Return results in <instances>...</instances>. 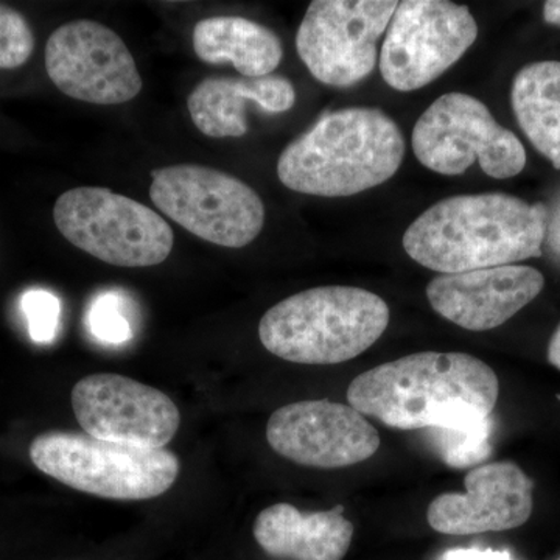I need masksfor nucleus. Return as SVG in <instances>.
<instances>
[{
	"mask_svg": "<svg viewBox=\"0 0 560 560\" xmlns=\"http://www.w3.org/2000/svg\"><path fill=\"white\" fill-rule=\"evenodd\" d=\"M500 383L469 353L420 352L363 372L348 389L350 407L390 429H452L489 418Z\"/></svg>",
	"mask_w": 560,
	"mask_h": 560,
	"instance_id": "nucleus-1",
	"label": "nucleus"
},
{
	"mask_svg": "<svg viewBox=\"0 0 560 560\" xmlns=\"http://www.w3.org/2000/svg\"><path fill=\"white\" fill-rule=\"evenodd\" d=\"M548 212L506 194L458 195L427 209L404 235L412 260L441 275L508 267L541 256Z\"/></svg>",
	"mask_w": 560,
	"mask_h": 560,
	"instance_id": "nucleus-2",
	"label": "nucleus"
},
{
	"mask_svg": "<svg viewBox=\"0 0 560 560\" xmlns=\"http://www.w3.org/2000/svg\"><path fill=\"white\" fill-rule=\"evenodd\" d=\"M405 150L399 125L383 110H335L282 151L278 176L298 194L352 197L393 178Z\"/></svg>",
	"mask_w": 560,
	"mask_h": 560,
	"instance_id": "nucleus-3",
	"label": "nucleus"
},
{
	"mask_svg": "<svg viewBox=\"0 0 560 560\" xmlns=\"http://www.w3.org/2000/svg\"><path fill=\"white\" fill-rule=\"evenodd\" d=\"M389 307L355 287H318L287 298L261 316L259 338L279 359L298 364L345 363L385 334Z\"/></svg>",
	"mask_w": 560,
	"mask_h": 560,
	"instance_id": "nucleus-4",
	"label": "nucleus"
},
{
	"mask_svg": "<svg viewBox=\"0 0 560 560\" xmlns=\"http://www.w3.org/2000/svg\"><path fill=\"white\" fill-rule=\"evenodd\" d=\"M36 469L101 499L140 501L161 497L175 485L180 464L167 448L117 444L86 433L47 431L31 444Z\"/></svg>",
	"mask_w": 560,
	"mask_h": 560,
	"instance_id": "nucleus-5",
	"label": "nucleus"
},
{
	"mask_svg": "<svg viewBox=\"0 0 560 560\" xmlns=\"http://www.w3.org/2000/svg\"><path fill=\"white\" fill-rule=\"evenodd\" d=\"M54 220L66 241L113 267H156L175 243L160 213L103 187L65 191L55 202Z\"/></svg>",
	"mask_w": 560,
	"mask_h": 560,
	"instance_id": "nucleus-6",
	"label": "nucleus"
},
{
	"mask_svg": "<svg viewBox=\"0 0 560 560\" xmlns=\"http://www.w3.org/2000/svg\"><path fill=\"white\" fill-rule=\"evenodd\" d=\"M151 178L153 205L201 241L245 248L264 230V201L235 176L205 165L180 164L158 168Z\"/></svg>",
	"mask_w": 560,
	"mask_h": 560,
	"instance_id": "nucleus-7",
	"label": "nucleus"
},
{
	"mask_svg": "<svg viewBox=\"0 0 560 560\" xmlns=\"http://www.w3.org/2000/svg\"><path fill=\"white\" fill-rule=\"evenodd\" d=\"M411 145L420 164L445 176L463 175L478 161L490 178L508 179L526 165L521 139L485 103L460 92L442 95L420 116Z\"/></svg>",
	"mask_w": 560,
	"mask_h": 560,
	"instance_id": "nucleus-8",
	"label": "nucleus"
},
{
	"mask_svg": "<svg viewBox=\"0 0 560 560\" xmlns=\"http://www.w3.org/2000/svg\"><path fill=\"white\" fill-rule=\"evenodd\" d=\"M477 36V21L466 5L405 0L394 11L382 46L383 80L396 91H418L458 62Z\"/></svg>",
	"mask_w": 560,
	"mask_h": 560,
	"instance_id": "nucleus-9",
	"label": "nucleus"
},
{
	"mask_svg": "<svg viewBox=\"0 0 560 560\" xmlns=\"http://www.w3.org/2000/svg\"><path fill=\"white\" fill-rule=\"evenodd\" d=\"M397 5L394 0H315L298 31V55L320 83L353 86L377 65V40Z\"/></svg>",
	"mask_w": 560,
	"mask_h": 560,
	"instance_id": "nucleus-10",
	"label": "nucleus"
},
{
	"mask_svg": "<svg viewBox=\"0 0 560 560\" xmlns=\"http://www.w3.org/2000/svg\"><path fill=\"white\" fill-rule=\"evenodd\" d=\"M44 60L51 83L73 101L121 105L142 91V77L127 44L97 21L61 25L47 40Z\"/></svg>",
	"mask_w": 560,
	"mask_h": 560,
	"instance_id": "nucleus-11",
	"label": "nucleus"
},
{
	"mask_svg": "<svg viewBox=\"0 0 560 560\" xmlns=\"http://www.w3.org/2000/svg\"><path fill=\"white\" fill-rule=\"evenodd\" d=\"M72 408L84 433L136 447L164 448L180 425L167 394L119 374L81 378L72 389Z\"/></svg>",
	"mask_w": 560,
	"mask_h": 560,
	"instance_id": "nucleus-12",
	"label": "nucleus"
},
{
	"mask_svg": "<svg viewBox=\"0 0 560 560\" xmlns=\"http://www.w3.org/2000/svg\"><path fill=\"white\" fill-rule=\"evenodd\" d=\"M270 447L283 458L315 469H341L370 459L381 447L378 431L350 405L304 400L272 412Z\"/></svg>",
	"mask_w": 560,
	"mask_h": 560,
	"instance_id": "nucleus-13",
	"label": "nucleus"
},
{
	"mask_svg": "<svg viewBox=\"0 0 560 560\" xmlns=\"http://www.w3.org/2000/svg\"><path fill=\"white\" fill-rule=\"evenodd\" d=\"M464 486V493H442L431 501L427 521L438 533L470 536L514 529L533 514V481L510 460L475 467Z\"/></svg>",
	"mask_w": 560,
	"mask_h": 560,
	"instance_id": "nucleus-14",
	"label": "nucleus"
},
{
	"mask_svg": "<svg viewBox=\"0 0 560 560\" xmlns=\"http://www.w3.org/2000/svg\"><path fill=\"white\" fill-rule=\"evenodd\" d=\"M544 285L536 268L508 265L438 276L427 285V298L442 318L466 330L486 331L536 300Z\"/></svg>",
	"mask_w": 560,
	"mask_h": 560,
	"instance_id": "nucleus-15",
	"label": "nucleus"
},
{
	"mask_svg": "<svg viewBox=\"0 0 560 560\" xmlns=\"http://www.w3.org/2000/svg\"><path fill=\"white\" fill-rule=\"evenodd\" d=\"M296 103V91L279 75L210 77L197 84L187 109L195 127L212 139L242 138L248 132L246 106L256 105L267 113H287Z\"/></svg>",
	"mask_w": 560,
	"mask_h": 560,
	"instance_id": "nucleus-16",
	"label": "nucleus"
},
{
	"mask_svg": "<svg viewBox=\"0 0 560 560\" xmlns=\"http://www.w3.org/2000/svg\"><path fill=\"white\" fill-rule=\"evenodd\" d=\"M254 539L271 558L283 560H342L352 544L353 525L345 508L302 512L278 503L257 515Z\"/></svg>",
	"mask_w": 560,
	"mask_h": 560,
	"instance_id": "nucleus-17",
	"label": "nucleus"
},
{
	"mask_svg": "<svg viewBox=\"0 0 560 560\" xmlns=\"http://www.w3.org/2000/svg\"><path fill=\"white\" fill-rule=\"evenodd\" d=\"M195 55L208 65L231 62L245 79L271 75L282 61L279 36L259 22L241 16H213L194 28Z\"/></svg>",
	"mask_w": 560,
	"mask_h": 560,
	"instance_id": "nucleus-18",
	"label": "nucleus"
},
{
	"mask_svg": "<svg viewBox=\"0 0 560 560\" xmlns=\"http://www.w3.org/2000/svg\"><path fill=\"white\" fill-rule=\"evenodd\" d=\"M511 102L534 149L560 171V62H533L518 70Z\"/></svg>",
	"mask_w": 560,
	"mask_h": 560,
	"instance_id": "nucleus-19",
	"label": "nucleus"
},
{
	"mask_svg": "<svg viewBox=\"0 0 560 560\" xmlns=\"http://www.w3.org/2000/svg\"><path fill=\"white\" fill-rule=\"evenodd\" d=\"M431 441L442 460L453 469H467L488 458L492 420H471L452 429H430Z\"/></svg>",
	"mask_w": 560,
	"mask_h": 560,
	"instance_id": "nucleus-20",
	"label": "nucleus"
},
{
	"mask_svg": "<svg viewBox=\"0 0 560 560\" xmlns=\"http://www.w3.org/2000/svg\"><path fill=\"white\" fill-rule=\"evenodd\" d=\"M88 327L105 345H124L132 338L130 319L125 315V301L117 293H102L88 311Z\"/></svg>",
	"mask_w": 560,
	"mask_h": 560,
	"instance_id": "nucleus-21",
	"label": "nucleus"
},
{
	"mask_svg": "<svg viewBox=\"0 0 560 560\" xmlns=\"http://www.w3.org/2000/svg\"><path fill=\"white\" fill-rule=\"evenodd\" d=\"M35 35L31 24L11 7L0 3V69H18L31 60Z\"/></svg>",
	"mask_w": 560,
	"mask_h": 560,
	"instance_id": "nucleus-22",
	"label": "nucleus"
},
{
	"mask_svg": "<svg viewBox=\"0 0 560 560\" xmlns=\"http://www.w3.org/2000/svg\"><path fill=\"white\" fill-rule=\"evenodd\" d=\"M28 334L38 345H50L60 330L61 302L47 290H28L21 300Z\"/></svg>",
	"mask_w": 560,
	"mask_h": 560,
	"instance_id": "nucleus-23",
	"label": "nucleus"
},
{
	"mask_svg": "<svg viewBox=\"0 0 560 560\" xmlns=\"http://www.w3.org/2000/svg\"><path fill=\"white\" fill-rule=\"evenodd\" d=\"M441 560H515L508 551L455 548L444 552Z\"/></svg>",
	"mask_w": 560,
	"mask_h": 560,
	"instance_id": "nucleus-24",
	"label": "nucleus"
},
{
	"mask_svg": "<svg viewBox=\"0 0 560 560\" xmlns=\"http://www.w3.org/2000/svg\"><path fill=\"white\" fill-rule=\"evenodd\" d=\"M552 253L560 257V205L556 208L551 219H548L547 237Z\"/></svg>",
	"mask_w": 560,
	"mask_h": 560,
	"instance_id": "nucleus-25",
	"label": "nucleus"
},
{
	"mask_svg": "<svg viewBox=\"0 0 560 560\" xmlns=\"http://www.w3.org/2000/svg\"><path fill=\"white\" fill-rule=\"evenodd\" d=\"M548 360L552 366L558 368L560 371V326L556 329L548 346Z\"/></svg>",
	"mask_w": 560,
	"mask_h": 560,
	"instance_id": "nucleus-26",
	"label": "nucleus"
},
{
	"mask_svg": "<svg viewBox=\"0 0 560 560\" xmlns=\"http://www.w3.org/2000/svg\"><path fill=\"white\" fill-rule=\"evenodd\" d=\"M544 18L548 24L559 25L560 27V0H550L545 3Z\"/></svg>",
	"mask_w": 560,
	"mask_h": 560,
	"instance_id": "nucleus-27",
	"label": "nucleus"
}]
</instances>
